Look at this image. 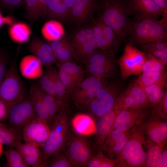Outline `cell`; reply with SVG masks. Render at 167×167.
<instances>
[{
  "instance_id": "cell-1",
  "label": "cell",
  "mask_w": 167,
  "mask_h": 167,
  "mask_svg": "<svg viewBox=\"0 0 167 167\" xmlns=\"http://www.w3.org/2000/svg\"><path fill=\"white\" fill-rule=\"evenodd\" d=\"M142 122L133 128L130 137L114 161L115 167H146L147 136Z\"/></svg>"
},
{
  "instance_id": "cell-2",
  "label": "cell",
  "mask_w": 167,
  "mask_h": 167,
  "mask_svg": "<svg viewBox=\"0 0 167 167\" xmlns=\"http://www.w3.org/2000/svg\"><path fill=\"white\" fill-rule=\"evenodd\" d=\"M100 18L117 36L120 43L129 36L133 20L129 17L126 2L123 0H105Z\"/></svg>"
},
{
  "instance_id": "cell-3",
  "label": "cell",
  "mask_w": 167,
  "mask_h": 167,
  "mask_svg": "<svg viewBox=\"0 0 167 167\" xmlns=\"http://www.w3.org/2000/svg\"><path fill=\"white\" fill-rule=\"evenodd\" d=\"M68 130V116L65 111L62 110L55 118L49 137L41 148V157L37 167H45L51 155L62 151L66 146Z\"/></svg>"
},
{
  "instance_id": "cell-4",
  "label": "cell",
  "mask_w": 167,
  "mask_h": 167,
  "mask_svg": "<svg viewBox=\"0 0 167 167\" xmlns=\"http://www.w3.org/2000/svg\"><path fill=\"white\" fill-rule=\"evenodd\" d=\"M167 26L159 20L133 21L130 35L135 42L141 45L147 44L166 41Z\"/></svg>"
},
{
  "instance_id": "cell-5",
  "label": "cell",
  "mask_w": 167,
  "mask_h": 167,
  "mask_svg": "<svg viewBox=\"0 0 167 167\" xmlns=\"http://www.w3.org/2000/svg\"><path fill=\"white\" fill-rule=\"evenodd\" d=\"M122 90V86L118 81L107 82L86 107L92 115L97 119L112 108Z\"/></svg>"
},
{
  "instance_id": "cell-6",
  "label": "cell",
  "mask_w": 167,
  "mask_h": 167,
  "mask_svg": "<svg viewBox=\"0 0 167 167\" xmlns=\"http://www.w3.org/2000/svg\"><path fill=\"white\" fill-rule=\"evenodd\" d=\"M26 94L25 86L18 73L15 62H13L0 83V98L14 104L26 97Z\"/></svg>"
},
{
  "instance_id": "cell-7",
  "label": "cell",
  "mask_w": 167,
  "mask_h": 167,
  "mask_svg": "<svg viewBox=\"0 0 167 167\" xmlns=\"http://www.w3.org/2000/svg\"><path fill=\"white\" fill-rule=\"evenodd\" d=\"M146 58V53L141 51L131 43H127L118 61L122 79L124 80L132 75H139Z\"/></svg>"
},
{
  "instance_id": "cell-8",
  "label": "cell",
  "mask_w": 167,
  "mask_h": 167,
  "mask_svg": "<svg viewBox=\"0 0 167 167\" xmlns=\"http://www.w3.org/2000/svg\"><path fill=\"white\" fill-rule=\"evenodd\" d=\"M36 118L31 100L25 97L12 105L8 119V126L21 132Z\"/></svg>"
},
{
  "instance_id": "cell-9",
  "label": "cell",
  "mask_w": 167,
  "mask_h": 167,
  "mask_svg": "<svg viewBox=\"0 0 167 167\" xmlns=\"http://www.w3.org/2000/svg\"><path fill=\"white\" fill-rule=\"evenodd\" d=\"M113 106L121 111L128 108L148 109L151 107L143 88L135 81L120 94Z\"/></svg>"
},
{
  "instance_id": "cell-10",
  "label": "cell",
  "mask_w": 167,
  "mask_h": 167,
  "mask_svg": "<svg viewBox=\"0 0 167 167\" xmlns=\"http://www.w3.org/2000/svg\"><path fill=\"white\" fill-rule=\"evenodd\" d=\"M108 78L92 75L83 80L72 93L76 105L84 108L107 82Z\"/></svg>"
},
{
  "instance_id": "cell-11",
  "label": "cell",
  "mask_w": 167,
  "mask_h": 167,
  "mask_svg": "<svg viewBox=\"0 0 167 167\" xmlns=\"http://www.w3.org/2000/svg\"><path fill=\"white\" fill-rule=\"evenodd\" d=\"M87 69L92 75L108 78L116 72L113 56L106 51L96 52L87 61Z\"/></svg>"
},
{
  "instance_id": "cell-12",
  "label": "cell",
  "mask_w": 167,
  "mask_h": 167,
  "mask_svg": "<svg viewBox=\"0 0 167 167\" xmlns=\"http://www.w3.org/2000/svg\"><path fill=\"white\" fill-rule=\"evenodd\" d=\"M67 145L66 154L73 167H84L93 156L91 146L88 142L81 138L73 136Z\"/></svg>"
},
{
  "instance_id": "cell-13",
  "label": "cell",
  "mask_w": 167,
  "mask_h": 167,
  "mask_svg": "<svg viewBox=\"0 0 167 167\" xmlns=\"http://www.w3.org/2000/svg\"><path fill=\"white\" fill-rule=\"evenodd\" d=\"M75 56L87 62L98 48L92 28H85L75 32L71 42Z\"/></svg>"
},
{
  "instance_id": "cell-14",
  "label": "cell",
  "mask_w": 167,
  "mask_h": 167,
  "mask_svg": "<svg viewBox=\"0 0 167 167\" xmlns=\"http://www.w3.org/2000/svg\"><path fill=\"white\" fill-rule=\"evenodd\" d=\"M129 15L135 20H158L164 10L153 0H128L126 2Z\"/></svg>"
},
{
  "instance_id": "cell-15",
  "label": "cell",
  "mask_w": 167,
  "mask_h": 167,
  "mask_svg": "<svg viewBox=\"0 0 167 167\" xmlns=\"http://www.w3.org/2000/svg\"><path fill=\"white\" fill-rule=\"evenodd\" d=\"M50 126L36 117L26 126L22 132L25 143L42 147L49 135Z\"/></svg>"
},
{
  "instance_id": "cell-16",
  "label": "cell",
  "mask_w": 167,
  "mask_h": 167,
  "mask_svg": "<svg viewBox=\"0 0 167 167\" xmlns=\"http://www.w3.org/2000/svg\"><path fill=\"white\" fill-rule=\"evenodd\" d=\"M148 109L128 108L121 111L115 118L111 131H126L141 122L148 114Z\"/></svg>"
},
{
  "instance_id": "cell-17",
  "label": "cell",
  "mask_w": 167,
  "mask_h": 167,
  "mask_svg": "<svg viewBox=\"0 0 167 167\" xmlns=\"http://www.w3.org/2000/svg\"><path fill=\"white\" fill-rule=\"evenodd\" d=\"M133 129L124 132L112 130L99 151L114 161L130 137Z\"/></svg>"
},
{
  "instance_id": "cell-18",
  "label": "cell",
  "mask_w": 167,
  "mask_h": 167,
  "mask_svg": "<svg viewBox=\"0 0 167 167\" xmlns=\"http://www.w3.org/2000/svg\"><path fill=\"white\" fill-rule=\"evenodd\" d=\"M142 124L148 138L163 147L167 142V120L146 117Z\"/></svg>"
},
{
  "instance_id": "cell-19",
  "label": "cell",
  "mask_w": 167,
  "mask_h": 167,
  "mask_svg": "<svg viewBox=\"0 0 167 167\" xmlns=\"http://www.w3.org/2000/svg\"><path fill=\"white\" fill-rule=\"evenodd\" d=\"M121 111L114 106L99 117L96 124V147L98 152L105 142L113 127L115 118Z\"/></svg>"
},
{
  "instance_id": "cell-20",
  "label": "cell",
  "mask_w": 167,
  "mask_h": 167,
  "mask_svg": "<svg viewBox=\"0 0 167 167\" xmlns=\"http://www.w3.org/2000/svg\"><path fill=\"white\" fill-rule=\"evenodd\" d=\"M28 51L46 66L55 62L56 58L49 44L38 37L34 36L27 46Z\"/></svg>"
},
{
  "instance_id": "cell-21",
  "label": "cell",
  "mask_w": 167,
  "mask_h": 167,
  "mask_svg": "<svg viewBox=\"0 0 167 167\" xmlns=\"http://www.w3.org/2000/svg\"><path fill=\"white\" fill-rule=\"evenodd\" d=\"M99 6L98 0H73L70 17L74 22L81 24Z\"/></svg>"
},
{
  "instance_id": "cell-22",
  "label": "cell",
  "mask_w": 167,
  "mask_h": 167,
  "mask_svg": "<svg viewBox=\"0 0 167 167\" xmlns=\"http://www.w3.org/2000/svg\"><path fill=\"white\" fill-rule=\"evenodd\" d=\"M42 63L33 55L23 57L20 61L19 69L22 75L28 79L39 78L43 73Z\"/></svg>"
},
{
  "instance_id": "cell-23",
  "label": "cell",
  "mask_w": 167,
  "mask_h": 167,
  "mask_svg": "<svg viewBox=\"0 0 167 167\" xmlns=\"http://www.w3.org/2000/svg\"><path fill=\"white\" fill-rule=\"evenodd\" d=\"M48 43L51 47L56 59L59 62L71 61L75 56V50L71 43L65 37L49 41Z\"/></svg>"
},
{
  "instance_id": "cell-24",
  "label": "cell",
  "mask_w": 167,
  "mask_h": 167,
  "mask_svg": "<svg viewBox=\"0 0 167 167\" xmlns=\"http://www.w3.org/2000/svg\"><path fill=\"white\" fill-rule=\"evenodd\" d=\"M14 148L19 152L28 167H37L41 156L40 148L20 142Z\"/></svg>"
},
{
  "instance_id": "cell-25",
  "label": "cell",
  "mask_w": 167,
  "mask_h": 167,
  "mask_svg": "<svg viewBox=\"0 0 167 167\" xmlns=\"http://www.w3.org/2000/svg\"><path fill=\"white\" fill-rule=\"evenodd\" d=\"M71 123L74 130L79 135L88 136L96 133V123L88 115L78 114L72 119Z\"/></svg>"
},
{
  "instance_id": "cell-26",
  "label": "cell",
  "mask_w": 167,
  "mask_h": 167,
  "mask_svg": "<svg viewBox=\"0 0 167 167\" xmlns=\"http://www.w3.org/2000/svg\"><path fill=\"white\" fill-rule=\"evenodd\" d=\"M167 72L164 71L160 78L154 84L142 88L150 103L151 106L158 102L164 94L167 87Z\"/></svg>"
},
{
  "instance_id": "cell-27",
  "label": "cell",
  "mask_w": 167,
  "mask_h": 167,
  "mask_svg": "<svg viewBox=\"0 0 167 167\" xmlns=\"http://www.w3.org/2000/svg\"><path fill=\"white\" fill-rule=\"evenodd\" d=\"M9 36L14 42L19 44L27 43L32 34L31 27L24 22L18 21L14 22L8 28Z\"/></svg>"
},
{
  "instance_id": "cell-28",
  "label": "cell",
  "mask_w": 167,
  "mask_h": 167,
  "mask_svg": "<svg viewBox=\"0 0 167 167\" xmlns=\"http://www.w3.org/2000/svg\"><path fill=\"white\" fill-rule=\"evenodd\" d=\"M29 93V98L33 104L36 117L46 122L50 126L52 123L41 97L39 87L37 84H31Z\"/></svg>"
},
{
  "instance_id": "cell-29",
  "label": "cell",
  "mask_w": 167,
  "mask_h": 167,
  "mask_svg": "<svg viewBox=\"0 0 167 167\" xmlns=\"http://www.w3.org/2000/svg\"><path fill=\"white\" fill-rule=\"evenodd\" d=\"M46 16L51 19L64 21L70 17V12L62 0H48Z\"/></svg>"
},
{
  "instance_id": "cell-30",
  "label": "cell",
  "mask_w": 167,
  "mask_h": 167,
  "mask_svg": "<svg viewBox=\"0 0 167 167\" xmlns=\"http://www.w3.org/2000/svg\"><path fill=\"white\" fill-rule=\"evenodd\" d=\"M22 139L21 132L0 122V141L3 144L14 148Z\"/></svg>"
},
{
  "instance_id": "cell-31",
  "label": "cell",
  "mask_w": 167,
  "mask_h": 167,
  "mask_svg": "<svg viewBox=\"0 0 167 167\" xmlns=\"http://www.w3.org/2000/svg\"><path fill=\"white\" fill-rule=\"evenodd\" d=\"M41 32L44 38L49 42L58 40L63 37L64 30L62 25L60 22L51 20L44 24Z\"/></svg>"
},
{
  "instance_id": "cell-32",
  "label": "cell",
  "mask_w": 167,
  "mask_h": 167,
  "mask_svg": "<svg viewBox=\"0 0 167 167\" xmlns=\"http://www.w3.org/2000/svg\"><path fill=\"white\" fill-rule=\"evenodd\" d=\"M48 66L54 84L55 93V99L60 110H64L67 90L60 79L58 71L55 68L51 65Z\"/></svg>"
},
{
  "instance_id": "cell-33",
  "label": "cell",
  "mask_w": 167,
  "mask_h": 167,
  "mask_svg": "<svg viewBox=\"0 0 167 167\" xmlns=\"http://www.w3.org/2000/svg\"><path fill=\"white\" fill-rule=\"evenodd\" d=\"M146 154V167H160L161 157L163 147L147 137Z\"/></svg>"
},
{
  "instance_id": "cell-34",
  "label": "cell",
  "mask_w": 167,
  "mask_h": 167,
  "mask_svg": "<svg viewBox=\"0 0 167 167\" xmlns=\"http://www.w3.org/2000/svg\"><path fill=\"white\" fill-rule=\"evenodd\" d=\"M146 117L167 120V91H165L161 99L148 109Z\"/></svg>"
},
{
  "instance_id": "cell-35",
  "label": "cell",
  "mask_w": 167,
  "mask_h": 167,
  "mask_svg": "<svg viewBox=\"0 0 167 167\" xmlns=\"http://www.w3.org/2000/svg\"><path fill=\"white\" fill-rule=\"evenodd\" d=\"M58 69L66 72L73 78L79 84L84 80V71L79 66L71 61L59 62Z\"/></svg>"
},
{
  "instance_id": "cell-36",
  "label": "cell",
  "mask_w": 167,
  "mask_h": 167,
  "mask_svg": "<svg viewBox=\"0 0 167 167\" xmlns=\"http://www.w3.org/2000/svg\"><path fill=\"white\" fill-rule=\"evenodd\" d=\"M40 93L52 124L56 116L61 111L55 99L42 91L39 88Z\"/></svg>"
},
{
  "instance_id": "cell-37",
  "label": "cell",
  "mask_w": 167,
  "mask_h": 167,
  "mask_svg": "<svg viewBox=\"0 0 167 167\" xmlns=\"http://www.w3.org/2000/svg\"><path fill=\"white\" fill-rule=\"evenodd\" d=\"M8 167H28L19 152L14 148L7 146L4 152Z\"/></svg>"
},
{
  "instance_id": "cell-38",
  "label": "cell",
  "mask_w": 167,
  "mask_h": 167,
  "mask_svg": "<svg viewBox=\"0 0 167 167\" xmlns=\"http://www.w3.org/2000/svg\"><path fill=\"white\" fill-rule=\"evenodd\" d=\"M39 78L40 88L43 92L53 97L55 99V93L54 84L48 66Z\"/></svg>"
},
{
  "instance_id": "cell-39",
  "label": "cell",
  "mask_w": 167,
  "mask_h": 167,
  "mask_svg": "<svg viewBox=\"0 0 167 167\" xmlns=\"http://www.w3.org/2000/svg\"><path fill=\"white\" fill-rule=\"evenodd\" d=\"M165 66V65L161 60L146 53V58L142 68V72L162 71L164 70Z\"/></svg>"
},
{
  "instance_id": "cell-40",
  "label": "cell",
  "mask_w": 167,
  "mask_h": 167,
  "mask_svg": "<svg viewBox=\"0 0 167 167\" xmlns=\"http://www.w3.org/2000/svg\"><path fill=\"white\" fill-rule=\"evenodd\" d=\"M164 71L142 72L135 81L142 88H144L157 81L162 76Z\"/></svg>"
},
{
  "instance_id": "cell-41",
  "label": "cell",
  "mask_w": 167,
  "mask_h": 167,
  "mask_svg": "<svg viewBox=\"0 0 167 167\" xmlns=\"http://www.w3.org/2000/svg\"><path fill=\"white\" fill-rule=\"evenodd\" d=\"M62 152H60L51 155L48 159L45 167H73L66 153H62Z\"/></svg>"
},
{
  "instance_id": "cell-42",
  "label": "cell",
  "mask_w": 167,
  "mask_h": 167,
  "mask_svg": "<svg viewBox=\"0 0 167 167\" xmlns=\"http://www.w3.org/2000/svg\"><path fill=\"white\" fill-rule=\"evenodd\" d=\"M88 167H113L115 163L112 160L105 155L101 151L93 156L88 163Z\"/></svg>"
},
{
  "instance_id": "cell-43",
  "label": "cell",
  "mask_w": 167,
  "mask_h": 167,
  "mask_svg": "<svg viewBox=\"0 0 167 167\" xmlns=\"http://www.w3.org/2000/svg\"><path fill=\"white\" fill-rule=\"evenodd\" d=\"M92 28L98 48L101 50L106 52L108 48L104 37L101 21L100 18L95 22Z\"/></svg>"
},
{
  "instance_id": "cell-44",
  "label": "cell",
  "mask_w": 167,
  "mask_h": 167,
  "mask_svg": "<svg viewBox=\"0 0 167 167\" xmlns=\"http://www.w3.org/2000/svg\"><path fill=\"white\" fill-rule=\"evenodd\" d=\"M27 10V17L33 22L39 19L38 0H24Z\"/></svg>"
},
{
  "instance_id": "cell-45",
  "label": "cell",
  "mask_w": 167,
  "mask_h": 167,
  "mask_svg": "<svg viewBox=\"0 0 167 167\" xmlns=\"http://www.w3.org/2000/svg\"><path fill=\"white\" fill-rule=\"evenodd\" d=\"M58 72L59 78L66 90L72 93L79 84L73 78L65 71L58 69Z\"/></svg>"
},
{
  "instance_id": "cell-46",
  "label": "cell",
  "mask_w": 167,
  "mask_h": 167,
  "mask_svg": "<svg viewBox=\"0 0 167 167\" xmlns=\"http://www.w3.org/2000/svg\"><path fill=\"white\" fill-rule=\"evenodd\" d=\"M100 19L108 49L113 46H117L120 42L116 34L109 27Z\"/></svg>"
},
{
  "instance_id": "cell-47",
  "label": "cell",
  "mask_w": 167,
  "mask_h": 167,
  "mask_svg": "<svg viewBox=\"0 0 167 167\" xmlns=\"http://www.w3.org/2000/svg\"><path fill=\"white\" fill-rule=\"evenodd\" d=\"M9 55L6 50L0 49V83L3 79L8 70Z\"/></svg>"
},
{
  "instance_id": "cell-48",
  "label": "cell",
  "mask_w": 167,
  "mask_h": 167,
  "mask_svg": "<svg viewBox=\"0 0 167 167\" xmlns=\"http://www.w3.org/2000/svg\"><path fill=\"white\" fill-rule=\"evenodd\" d=\"M24 3V0H0V8L9 10L19 7Z\"/></svg>"
},
{
  "instance_id": "cell-49",
  "label": "cell",
  "mask_w": 167,
  "mask_h": 167,
  "mask_svg": "<svg viewBox=\"0 0 167 167\" xmlns=\"http://www.w3.org/2000/svg\"><path fill=\"white\" fill-rule=\"evenodd\" d=\"M144 52L150 54L161 60L166 66L167 64V53L157 49L142 46Z\"/></svg>"
},
{
  "instance_id": "cell-50",
  "label": "cell",
  "mask_w": 167,
  "mask_h": 167,
  "mask_svg": "<svg viewBox=\"0 0 167 167\" xmlns=\"http://www.w3.org/2000/svg\"><path fill=\"white\" fill-rule=\"evenodd\" d=\"M13 104L8 103L0 98V122L7 120L10 109Z\"/></svg>"
},
{
  "instance_id": "cell-51",
  "label": "cell",
  "mask_w": 167,
  "mask_h": 167,
  "mask_svg": "<svg viewBox=\"0 0 167 167\" xmlns=\"http://www.w3.org/2000/svg\"><path fill=\"white\" fill-rule=\"evenodd\" d=\"M48 0H38L39 19L46 16Z\"/></svg>"
},
{
  "instance_id": "cell-52",
  "label": "cell",
  "mask_w": 167,
  "mask_h": 167,
  "mask_svg": "<svg viewBox=\"0 0 167 167\" xmlns=\"http://www.w3.org/2000/svg\"><path fill=\"white\" fill-rule=\"evenodd\" d=\"M167 167V144L163 147L161 157L160 167Z\"/></svg>"
},
{
  "instance_id": "cell-53",
  "label": "cell",
  "mask_w": 167,
  "mask_h": 167,
  "mask_svg": "<svg viewBox=\"0 0 167 167\" xmlns=\"http://www.w3.org/2000/svg\"><path fill=\"white\" fill-rule=\"evenodd\" d=\"M164 11V13H167V0H153Z\"/></svg>"
},
{
  "instance_id": "cell-54",
  "label": "cell",
  "mask_w": 167,
  "mask_h": 167,
  "mask_svg": "<svg viewBox=\"0 0 167 167\" xmlns=\"http://www.w3.org/2000/svg\"><path fill=\"white\" fill-rule=\"evenodd\" d=\"M65 4L70 11L72 5L73 0H62Z\"/></svg>"
},
{
  "instance_id": "cell-55",
  "label": "cell",
  "mask_w": 167,
  "mask_h": 167,
  "mask_svg": "<svg viewBox=\"0 0 167 167\" xmlns=\"http://www.w3.org/2000/svg\"><path fill=\"white\" fill-rule=\"evenodd\" d=\"M3 144L0 141V156L3 152Z\"/></svg>"
},
{
  "instance_id": "cell-56",
  "label": "cell",
  "mask_w": 167,
  "mask_h": 167,
  "mask_svg": "<svg viewBox=\"0 0 167 167\" xmlns=\"http://www.w3.org/2000/svg\"><path fill=\"white\" fill-rule=\"evenodd\" d=\"M2 16L0 14V27L2 25Z\"/></svg>"
}]
</instances>
